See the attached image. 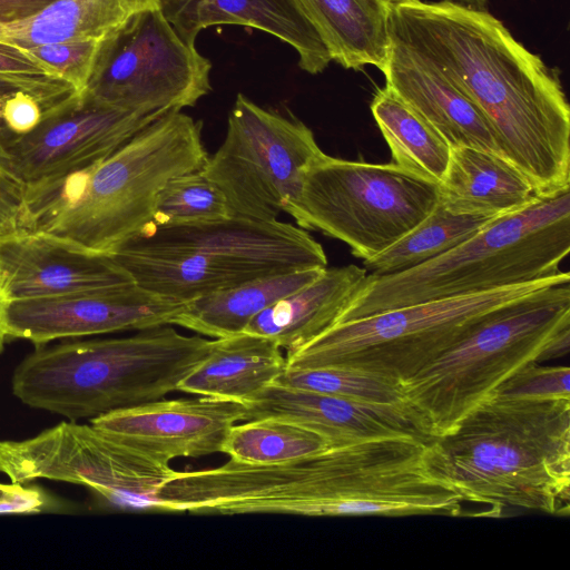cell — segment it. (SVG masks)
I'll return each instance as SVG.
<instances>
[{
    "mask_svg": "<svg viewBox=\"0 0 570 570\" xmlns=\"http://www.w3.org/2000/svg\"><path fill=\"white\" fill-rule=\"evenodd\" d=\"M389 28L478 107L540 197L570 188V106L558 68L485 8L402 0L391 6Z\"/></svg>",
    "mask_w": 570,
    "mask_h": 570,
    "instance_id": "1",
    "label": "cell"
},
{
    "mask_svg": "<svg viewBox=\"0 0 570 570\" xmlns=\"http://www.w3.org/2000/svg\"><path fill=\"white\" fill-rule=\"evenodd\" d=\"M202 121L168 111L107 158L57 179L24 186L18 230L112 255L153 223L157 196L208 155Z\"/></svg>",
    "mask_w": 570,
    "mask_h": 570,
    "instance_id": "2",
    "label": "cell"
},
{
    "mask_svg": "<svg viewBox=\"0 0 570 570\" xmlns=\"http://www.w3.org/2000/svg\"><path fill=\"white\" fill-rule=\"evenodd\" d=\"M431 474L490 515L570 512V399L492 394L425 450Z\"/></svg>",
    "mask_w": 570,
    "mask_h": 570,
    "instance_id": "3",
    "label": "cell"
},
{
    "mask_svg": "<svg viewBox=\"0 0 570 570\" xmlns=\"http://www.w3.org/2000/svg\"><path fill=\"white\" fill-rule=\"evenodd\" d=\"M210 344L165 324L125 337L39 345L16 368L12 392L71 421L95 419L177 391Z\"/></svg>",
    "mask_w": 570,
    "mask_h": 570,
    "instance_id": "4",
    "label": "cell"
},
{
    "mask_svg": "<svg viewBox=\"0 0 570 570\" xmlns=\"http://www.w3.org/2000/svg\"><path fill=\"white\" fill-rule=\"evenodd\" d=\"M570 252V188L498 216L452 250L393 275L367 274L337 323L558 275ZM335 325V324H334Z\"/></svg>",
    "mask_w": 570,
    "mask_h": 570,
    "instance_id": "5",
    "label": "cell"
},
{
    "mask_svg": "<svg viewBox=\"0 0 570 570\" xmlns=\"http://www.w3.org/2000/svg\"><path fill=\"white\" fill-rule=\"evenodd\" d=\"M570 347V281L503 308L400 383L433 438L451 432L511 375Z\"/></svg>",
    "mask_w": 570,
    "mask_h": 570,
    "instance_id": "6",
    "label": "cell"
},
{
    "mask_svg": "<svg viewBox=\"0 0 570 570\" xmlns=\"http://www.w3.org/2000/svg\"><path fill=\"white\" fill-rule=\"evenodd\" d=\"M569 279L570 274L561 272L530 283L337 323L285 354L286 367H352L402 383L498 312L543 287Z\"/></svg>",
    "mask_w": 570,
    "mask_h": 570,
    "instance_id": "7",
    "label": "cell"
},
{
    "mask_svg": "<svg viewBox=\"0 0 570 570\" xmlns=\"http://www.w3.org/2000/svg\"><path fill=\"white\" fill-rule=\"evenodd\" d=\"M439 199L438 183L394 163L352 161L324 153L307 169L288 215L299 227L340 239L367 261L413 229Z\"/></svg>",
    "mask_w": 570,
    "mask_h": 570,
    "instance_id": "8",
    "label": "cell"
},
{
    "mask_svg": "<svg viewBox=\"0 0 570 570\" xmlns=\"http://www.w3.org/2000/svg\"><path fill=\"white\" fill-rule=\"evenodd\" d=\"M323 154L304 122L238 94L224 141L202 171L223 191L234 216L272 220L288 214L307 169Z\"/></svg>",
    "mask_w": 570,
    "mask_h": 570,
    "instance_id": "9",
    "label": "cell"
},
{
    "mask_svg": "<svg viewBox=\"0 0 570 570\" xmlns=\"http://www.w3.org/2000/svg\"><path fill=\"white\" fill-rule=\"evenodd\" d=\"M0 473L14 484H81L119 510L156 512L157 494L175 470L92 424L70 421L27 440L0 441Z\"/></svg>",
    "mask_w": 570,
    "mask_h": 570,
    "instance_id": "10",
    "label": "cell"
},
{
    "mask_svg": "<svg viewBox=\"0 0 570 570\" xmlns=\"http://www.w3.org/2000/svg\"><path fill=\"white\" fill-rule=\"evenodd\" d=\"M210 69L161 8L141 10L102 41L85 97L142 114L181 110L210 91Z\"/></svg>",
    "mask_w": 570,
    "mask_h": 570,
    "instance_id": "11",
    "label": "cell"
},
{
    "mask_svg": "<svg viewBox=\"0 0 570 570\" xmlns=\"http://www.w3.org/2000/svg\"><path fill=\"white\" fill-rule=\"evenodd\" d=\"M166 112L128 111L75 97L42 111L28 134L0 130V165L23 187L57 179L107 158Z\"/></svg>",
    "mask_w": 570,
    "mask_h": 570,
    "instance_id": "12",
    "label": "cell"
},
{
    "mask_svg": "<svg viewBox=\"0 0 570 570\" xmlns=\"http://www.w3.org/2000/svg\"><path fill=\"white\" fill-rule=\"evenodd\" d=\"M184 305L132 284L51 297L0 299V323L7 337L39 346L58 338L171 324Z\"/></svg>",
    "mask_w": 570,
    "mask_h": 570,
    "instance_id": "13",
    "label": "cell"
},
{
    "mask_svg": "<svg viewBox=\"0 0 570 570\" xmlns=\"http://www.w3.org/2000/svg\"><path fill=\"white\" fill-rule=\"evenodd\" d=\"M129 243L196 250L267 274L327 267L318 242L304 228L277 219L232 216L205 223L150 226Z\"/></svg>",
    "mask_w": 570,
    "mask_h": 570,
    "instance_id": "14",
    "label": "cell"
},
{
    "mask_svg": "<svg viewBox=\"0 0 570 570\" xmlns=\"http://www.w3.org/2000/svg\"><path fill=\"white\" fill-rule=\"evenodd\" d=\"M244 420V403L197 395L117 410L91 419L90 424L169 463L222 452L230 428Z\"/></svg>",
    "mask_w": 570,
    "mask_h": 570,
    "instance_id": "15",
    "label": "cell"
},
{
    "mask_svg": "<svg viewBox=\"0 0 570 570\" xmlns=\"http://www.w3.org/2000/svg\"><path fill=\"white\" fill-rule=\"evenodd\" d=\"M135 284L112 255L76 247L45 234L0 237V299L104 291Z\"/></svg>",
    "mask_w": 570,
    "mask_h": 570,
    "instance_id": "16",
    "label": "cell"
},
{
    "mask_svg": "<svg viewBox=\"0 0 570 570\" xmlns=\"http://www.w3.org/2000/svg\"><path fill=\"white\" fill-rule=\"evenodd\" d=\"M245 420L276 417L315 430L333 446L381 438H434L406 403H379L273 383L244 403Z\"/></svg>",
    "mask_w": 570,
    "mask_h": 570,
    "instance_id": "17",
    "label": "cell"
},
{
    "mask_svg": "<svg viewBox=\"0 0 570 570\" xmlns=\"http://www.w3.org/2000/svg\"><path fill=\"white\" fill-rule=\"evenodd\" d=\"M380 71L385 86L452 148L474 147L503 156L478 107L410 49L390 38L389 55Z\"/></svg>",
    "mask_w": 570,
    "mask_h": 570,
    "instance_id": "18",
    "label": "cell"
},
{
    "mask_svg": "<svg viewBox=\"0 0 570 570\" xmlns=\"http://www.w3.org/2000/svg\"><path fill=\"white\" fill-rule=\"evenodd\" d=\"M160 8L190 45L199 31L216 24H239L265 31L298 55L304 71L316 75L332 61L318 35L293 0H160Z\"/></svg>",
    "mask_w": 570,
    "mask_h": 570,
    "instance_id": "19",
    "label": "cell"
},
{
    "mask_svg": "<svg viewBox=\"0 0 570 570\" xmlns=\"http://www.w3.org/2000/svg\"><path fill=\"white\" fill-rule=\"evenodd\" d=\"M112 257L134 283L154 294L187 303L267 273L200 252L127 243Z\"/></svg>",
    "mask_w": 570,
    "mask_h": 570,
    "instance_id": "20",
    "label": "cell"
},
{
    "mask_svg": "<svg viewBox=\"0 0 570 570\" xmlns=\"http://www.w3.org/2000/svg\"><path fill=\"white\" fill-rule=\"evenodd\" d=\"M364 267H326L311 283L269 305L244 332L269 337L285 354L305 345L334 324L364 282Z\"/></svg>",
    "mask_w": 570,
    "mask_h": 570,
    "instance_id": "21",
    "label": "cell"
},
{
    "mask_svg": "<svg viewBox=\"0 0 570 570\" xmlns=\"http://www.w3.org/2000/svg\"><path fill=\"white\" fill-rule=\"evenodd\" d=\"M286 368L284 350L274 340L242 332L212 340L203 361L177 391L245 403L273 384Z\"/></svg>",
    "mask_w": 570,
    "mask_h": 570,
    "instance_id": "22",
    "label": "cell"
},
{
    "mask_svg": "<svg viewBox=\"0 0 570 570\" xmlns=\"http://www.w3.org/2000/svg\"><path fill=\"white\" fill-rule=\"evenodd\" d=\"M450 210L498 217L540 198L529 179L505 157L474 147H453L439 184Z\"/></svg>",
    "mask_w": 570,
    "mask_h": 570,
    "instance_id": "23",
    "label": "cell"
},
{
    "mask_svg": "<svg viewBox=\"0 0 570 570\" xmlns=\"http://www.w3.org/2000/svg\"><path fill=\"white\" fill-rule=\"evenodd\" d=\"M328 55L345 69L379 70L390 49V10L384 0H293Z\"/></svg>",
    "mask_w": 570,
    "mask_h": 570,
    "instance_id": "24",
    "label": "cell"
},
{
    "mask_svg": "<svg viewBox=\"0 0 570 570\" xmlns=\"http://www.w3.org/2000/svg\"><path fill=\"white\" fill-rule=\"evenodd\" d=\"M323 269L263 275L197 297L185 303L171 325L214 338L239 334L256 315L314 281Z\"/></svg>",
    "mask_w": 570,
    "mask_h": 570,
    "instance_id": "25",
    "label": "cell"
},
{
    "mask_svg": "<svg viewBox=\"0 0 570 570\" xmlns=\"http://www.w3.org/2000/svg\"><path fill=\"white\" fill-rule=\"evenodd\" d=\"M130 14L120 0H55L23 19L0 22V42L30 49L73 40H104Z\"/></svg>",
    "mask_w": 570,
    "mask_h": 570,
    "instance_id": "26",
    "label": "cell"
},
{
    "mask_svg": "<svg viewBox=\"0 0 570 570\" xmlns=\"http://www.w3.org/2000/svg\"><path fill=\"white\" fill-rule=\"evenodd\" d=\"M371 112L391 150L393 163L440 184L452 147L387 86L374 94Z\"/></svg>",
    "mask_w": 570,
    "mask_h": 570,
    "instance_id": "27",
    "label": "cell"
},
{
    "mask_svg": "<svg viewBox=\"0 0 570 570\" xmlns=\"http://www.w3.org/2000/svg\"><path fill=\"white\" fill-rule=\"evenodd\" d=\"M494 218L454 213L439 199L432 212L394 245L363 261L364 268L374 276L413 269L458 247Z\"/></svg>",
    "mask_w": 570,
    "mask_h": 570,
    "instance_id": "28",
    "label": "cell"
},
{
    "mask_svg": "<svg viewBox=\"0 0 570 570\" xmlns=\"http://www.w3.org/2000/svg\"><path fill=\"white\" fill-rule=\"evenodd\" d=\"M333 444L303 424L276 417L234 424L222 448L230 460L249 464H276L322 452Z\"/></svg>",
    "mask_w": 570,
    "mask_h": 570,
    "instance_id": "29",
    "label": "cell"
},
{
    "mask_svg": "<svg viewBox=\"0 0 570 570\" xmlns=\"http://www.w3.org/2000/svg\"><path fill=\"white\" fill-rule=\"evenodd\" d=\"M232 216L223 191L199 169L178 175L164 186L157 196L150 226L205 223Z\"/></svg>",
    "mask_w": 570,
    "mask_h": 570,
    "instance_id": "30",
    "label": "cell"
},
{
    "mask_svg": "<svg viewBox=\"0 0 570 570\" xmlns=\"http://www.w3.org/2000/svg\"><path fill=\"white\" fill-rule=\"evenodd\" d=\"M274 383L360 401L405 402L400 383L352 367H286Z\"/></svg>",
    "mask_w": 570,
    "mask_h": 570,
    "instance_id": "31",
    "label": "cell"
},
{
    "mask_svg": "<svg viewBox=\"0 0 570 570\" xmlns=\"http://www.w3.org/2000/svg\"><path fill=\"white\" fill-rule=\"evenodd\" d=\"M16 91L35 97L42 111L78 97L68 82L27 49L0 42V95Z\"/></svg>",
    "mask_w": 570,
    "mask_h": 570,
    "instance_id": "32",
    "label": "cell"
},
{
    "mask_svg": "<svg viewBox=\"0 0 570 570\" xmlns=\"http://www.w3.org/2000/svg\"><path fill=\"white\" fill-rule=\"evenodd\" d=\"M104 40H73L27 50L68 82L79 98H83L95 72Z\"/></svg>",
    "mask_w": 570,
    "mask_h": 570,
    "instance_id": "33",
    "label": "cell"
},
{
    "mask_svg": "<svg viewBox=\"0 0 570 570\" xmlns=\"http://www.w3.org/2000/svg\"><path fill=\"white\" fill-rule=\"evenodd\" d=\"M568 366H541L529 363L495 391V394L523 399H570Z\"/></svg>",
    "mask_w": 570,
    "mask_h": 570,
    "instance_id": "34",
    "label": "cell"
},
{
    "mask_svg": "<svg viewBox=\"0 0 570 570\" xmlns=\"http://www.w3.org/2000/svg\"><path fill=\"white\" fill-rule=\"evenodd\" d=\"M41 118V105L27 92H12L4 101L2 120L6 128L16 135L30 132L39 125Z\"/></svg>",
    "mask_w": 570,
    "mask_h": 570,
    "instance_id": "35",
    "label": "cell"
},
{
    "mask_svg": "<svg viewBox=\"0 0 570 570\" xmlns=\"http://www.w3.org/2000/svg\"><path fill=\"white\" fill-rule=\"evenodd\" d=\"M23 186L0 165V237L18 230Z\"/></svg>",
    "mask_w": 570,
    "mask_h": 570,
    "instance_id": "36",
    "label": "cell"
},
{
    "mask_svg": "<svg viewBox=\"0 0 570 570\" xmlns=\"http://www.w3.org/2000/svg\"><path fill=\"white\" fill-rule=\"evenodd\" d=\"M52 1L55 0H0V22L23 19Z\"/></svg>",
    "mask_w": 570,
    "mask_h": 570,
    "instance_id": "37",
    "label": "cell"
},
{
    "mask_svg": "<svg viewBox=\"0 0 570 570\" xmlns=\"http://www.w3.org/2000/svg\"><path fill=\"white\" fill-rule=\"evenodd\" d=\"M132 13L141 10L160 8V0H120Z\"/></svg>",
    "mask_w": 570,
    "mask_h": 570,
    "instance_id": "38",
    "label": "cell"
},
{
    "mask_svg": "<svg viewBox=\"0 0 570 570\" xmlns=\"http://www.w3.org/2000/svg\"><path fill=\"white\" fill-rule=\"evenodd\" d=\"M11 94H2V95H0V120L2 119V108H3L4 101L7 100V98Z\"/></svg>",
    "mask_w": 570,
    "mask_h": 570,
    "instance_id": "39",
    "label": "cell"
},
{
    "mask_svg": "<svg viewBox=\"0 0 570 570\" xmlns=\"http://www.w3.org/2000/svg\"><path fill=\"white\" fill-rule=\"evenodd\" d=\"M6 338H7V336H6L4 332H3L1 323H0V352L3 348V344H4Z\"/></svg>",
    "mask_w": 570,
    "mask_h": 570,
    "instance_id": "40",
    "label": "cell"
},
{
    "mask_svg": "<svg viewBox=\"0 0 570 570\" xmlns=\"http://www.w3.org/2000/svg\"><path fill=\"white\" fill-rule=\"evenodd\" d=\"M386 3H389L390 6L396 3V2H400L402 0H384Z\"/></svg>",
    "mask_w": 570,
    "mask_h": 570,
    "instance_id": "41",
    "label": "cell"
},
{
    "mask_svg": "<svg viewBox=\"0 0 570 570\" xmlns=\"http://www.w3.org/2000/svg\"><path fill=\"white\" fill-rule=\"evenodd\" d=\"M449 1L460 2L461 0H449Z\"/></svg>",
    "mask_w": 570,
    "mask_h": 570,
    "instance_id": "42",
    "label": "cell"
}]
</instances>
